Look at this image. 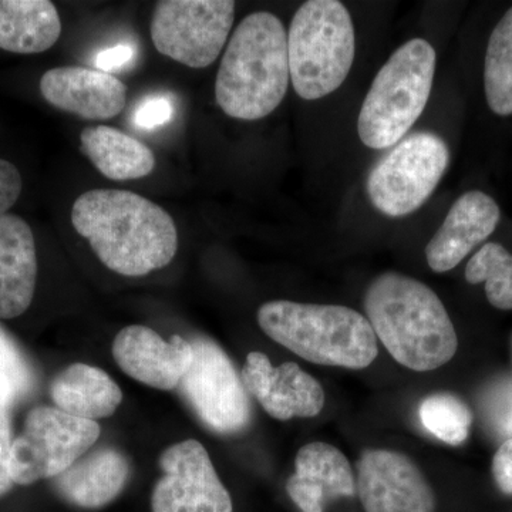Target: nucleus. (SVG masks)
I'll return each instance as SVG.
<instances>
[{
	"label": "nucleus",
	"instance_id": "1",
	"mask_svg": "<svg viewBox=\"0 0 512 512\" xmlns=\"http://www.w3.org/2000/svg\"><path fill=\"white\" fill-rule=\"evenodd\" d=\"M72 224L107 268L144 276L173 262L178 249L174 220L164 208L123 190H90L74 201Z\"/></svg>",
	"mask_w": 512,
	"mask_h": 512
},
{
	"label": "nucleus",
	"instance_id": "2",
	"mask_svg": "<svg viewBox=\"0 0 512 512\" xmlns=\"http://www.w3.org/2000/svg\"><path fill=\"white\" fill-rule=\"evenodd\" d=\"M366 319L400 365L430 372L456 355L453 322L437 293L412 276L384 272L365 293Z\"/></svg>",
	"mask_w": 512,
	"mask_h": 512
},
{
	"label": "nucleus",
	"instance_id": "3",
	"mask_svg": "<svg viewBox=\"0 0 512 512\" xmlns=\"http://www.w3.org/2000/svg\"><path fill=\"white\" fill-rule=\"evenodd\" d=\"M291 83L288 32L278 16L248 15L239 23L222 56L215 99L227 116L242 121L274 113Z\"/></svg>",
	"mask_w": 512,
	"mask_h": 512
},
{
	"label": "nucleus",
	"instance_id": "4",
	"mask_svg": "<svg viewBox=\"0 0 512 512\" xmlns=\"http://www.w3.org/2000/svg\"><path fill=\"white\" fill-rule=\"evenodd\" d=\"M258 323L269 338L316 365L365 369L379 353L369 320L346 306L271 301L259 308Z\"/></svg>",
	"mask_w": 512,
	"mask_h": 512
},
{
	"label": "nucleus",
	"instance_id": "5",
	"mask_svg": "<svg viewBox=\"0 0 512 512\" xmlns=\"http://www.w3.org/2000/svg\"><path fill=\"white\" fill-rule=\"evenodd\" d=\"M436 60L434 47L417 37L383 64L357 119V133L366 147L386 150L407 136L429 103Z\"/></svg>",
	"mask_w": 512,
	"mask_h": 512
},
{
	"label": "nucleus",
	"instance_id": "6",
	"mask_svg": "<svg viewBox=\"0 0 512 512\" xmlns=\"http://www.w3.org/2000/svg\"><path fill=\"white\" fill-rule=\"evenodd\" d=\"M355 53V26L342 2L309 0L296 10L288 30V59L301 99L335 93L348 79Z\"/></svg>",
	"mask_w": 512,
	"mask_h": 512
},
{
	"label": "nucleus",
	"instance_id": "7",
	"mask_svg": "<svg viewBox=\"0 0 512 512\" xmlns=\"http://www.w3.org/2000/svg\"><path fill=\"white\" fill-rule=\"evenodd\" d=\"M448 164L450 150L439 134H409L370 170L366 180L369 200L386 217L413 214L439 187Z\"/></svg>",
	"mask_w": 512,
	"mask_h": 512
},
{
	"label": "nucleus",
	"instance_id": "8",
	"mask_svg": "<svg viewBox=\"0 0 512 512\" xmlns=\"http://www.w3.org/2000/svg\"><path fill=\"white\" fill-rule=\"evenodd\" d=\"M100 433L96 421L70 416L57 407H35L22 434L13 440L9 463L13 484L60 476L96 444Z\"/></svg>",
	"mask_w": 512,
	"mask_h": 512
},
{
	"label": "nucleus",
	"instance_id": "9",
	"mask_svg": "<svg viewBox=\"0 0 512 512\" xmlns=\"http://www.w3.org/2000/svg\"><path fill=\"white\" fill-rule=\"evenodd\" d=\"M235 20L232 0H163L151 19V40L163 56L204 69L221 55Z\"/></svg>",
	"mask_w": 512,
	"mask_h": 512
},
{
	"label": "nucleus",
	"instance_id": "10",
	"mask_svg": "<svg viewBox=\"0 0 512 512\" xmlns=\"http://www.w3.org/2000/svg\"><path fill=\"white\" fill-rule=\"evenodd\" d=\"M192 362L178 387L205 426L220 434L247 429L251 402L231 359L208 338L192 340Z\"/></svg>",
	"mask_w": 512,
	"mask_h": 512
},
{
	"label": "nucleus",
	"instance_id": "11",
	"mask_svg": "<svg viewBox=\"0 0 512 512\" xmlns=\"http://www.w3.org/2000/svg\"><path fill=\"white\" fill-rule=\"evenodd\" d=\"M160 467L164 477L154 487L153 512H234L231 495L197 440L167 448Z\"/></svg>",
	"mask_w": 512,
	"mask_h": 512
},
{
	"label": "nucleus",
	"instance_id": "12",
	"mask_svg": "<svg viewBox=\"0 0 512 512\" xmlns=\"http://www.w3.org/2000/svg\"><path fill=\"white\" fill-rule=\"evenodd\" d=\"M356 494L366 512H434L436 497L402 453L367 450L357 461Z\"/></svg>",
	"mask_w": 512,
	"mask_h": 512
},
{
	"label": "nucleus",
	"instance_id": "13",
	"mask_svg": "<svg viewBox=\"0 0 512 512\" xmlns=\"http://www.w3.org/2000/svg\"><path fill=\"white\" fill-rule=\"evenodd\" d=\"M242 380L276 420L315 417L325 406V392L318 380L293 362L274 367L264 353L251 352L242 369Z\"/></svg>",
	"mask_w": 512,
	"mask_h": 512
},
{
	"label": "nucleus",
	"instance_id": "14",
	"mask_svg": "<svg viewBox=\"0 0 512 512\" xmlns=\"http://www.w3.org/2000/svg\"><path fill=\"white\" fill-rule=\"evenodd\" d=\"M113 356L126 375L158 390L178 387L192 362L191 343L173 336L165 342L147 326L121 330L113 343Z\"/></svg>",
	"mask_w": 512,
	"mask_h": 512
},
{
	"label": "nucleus",
	"instance_id": "15",
	"mask_svg": "<svg viewBox=\"0 0 512 512\" xmlns=\"http://www.w3.org/2000/svg\"><path fill=\"white\" fill-rule=\"evenodd\" d=\"M40 92L56 109L86 120L119 116L127 97V87L114 74L82 66L49 70L40 79Z\"/></svg>",
	"mask_w": 512,
	"mask_h": 512
},
{
	"label": "nucleus",
	"instance_id": "16",
	"mask_svg": "<svg viewBox=\"0 0 512 512\" xmlns=\"http://www.w3.org/2000/svg\"><path fill=\"white\" fill-rule=\"evenodd\" d=\"M500 220V207L490 195L477 190L461 195L427 244V264L437 274L456 268L493 234Z\"/></svg>",
	"mask_w": 512,
	"mask_h": 512
},
{
	"label": "nucleus",
	"instance_id": "17",
	"mask_svg": "<svg viewBox=\"0 0 512 512\" xmlns=\"http://www.w3.org/2000/svg\"><path fill=\"white\" fill-rule=\"evenodd\" d=\"M295 467L286 491L302 512H325L328 501L356 494L348 458L330 444H306L296 456Z\"/></svg>",
	"mask_w": 512,
	"mask_h": 512
},
{
	"label": "nucleus",
	"instance_id": "18",
	"mask_svg": "<svg viewBox=\"0 0 512 512\" xmlns=\"http://www.w3.org/2000/svg\"><path fill=\"white\" fill-rule=\"evenodd\" d=\"M37 256L35 237L18 215L0 217V318H18L35 295Z\"/></svg>",
	"mask_w": 512,
	"mask_h": 512
},
{
	"label": "nucleus",
	"instance_id": "19",
	"mask_svg": "<svg viewBox=\"0 0 512 512\" xmlns=\"http://www.w3.org/2000/svg\"><path fill=\"white\" fill-rule=\"evenodd\" d=\"M130 474L127 458L114 448L84 454L55 478L57 493L67 503L82 508H101L123 491Z\"/></svg>",
	"mask_w": 512,
	"mask_h": 512
},
{
	"label": "nucleus",
	"instance_id": "20",
	"mask_svg": "<svg viewBox=\"0 0 512 512\" xmlns=\"http://www.w3.org/2000/svg\"><path fill=\"white\" fill-rule=\"evenodd\" d=\"M50 394L57 409L92 421L116 413L123 400L120 387L104 370L83 363L69 366L56 376Z\"/></svg>",
	"mask_w": 512,
	"mask_h": 512
},
{
	"label": "nucleus",
	"instance_id": "21",
	"mask_svg": "<svg viewBox=\"0 0 512 512\" xmlns=\"http://www.w3.org/2000/svg\"><path fill=\"white\" fill-rule=\"evenodd\" d=\"M62 20L49 0H0V49L35 55L56 45Z\"/></svg>",
	"mask_w": 512,
	"mask_h": 512
},
{
	"label": "nucleus",
	"instance_id": "22",
	"mask_svg": "<svg viewBox=\"0 0 512 512\" xmlns=\"http://www.w3.org/2000/svg\"><path fill=\"white\" fill-rule=\"evenodd\" d=\"M80 150L109 180H138L156 167V157L146 144L109 126L84 128Z\"/></svg>",
	"mask_w": 512,
	"mask_h": 512
},
{
	"label": "nucleus",
	"instance_id": "23",
	"mask_svg": "<svg viewBox=\"0 0 512 512\" xmlns=\"http://www.w3.org/2000/svg\"><path fill=\"white\" fill-rule=\"evenodd\" d=\"M484 90L493 113L512 116V8L500 19L488 40Z\"/></svg>",
	"mask_w": 512,
	"mask_h": 512
},
{
	"label": "nucleus",
	"instance_id": "24",
	"mask_svg": "<svg viewBox=\"0 0 512 512\" xmlns=\"http://www.w3.org/2000/svg\"><path fill=\"white\" fill-rule=\"evenodd\" d=\"M468 284L485 285V295L494 308L512 309V255L497 242L483 245L466 268Z\"/></svg>",
	"mask_w": 512,
	"mask_h": 512
},
{
	"label": "nucleus",
	"instance_id": "25",
	"mask_svg": "<svg viewBox=\"0 0 512 512\" xmlns=\"http://www.w3.org/2000/svg\"><path fill=\"white\" fill-rule=\"evenodd\" d=\"M424 429L450 446H460L470 434L473 414L460 397L450 393L431 394L420 404Z\"/></svg>",
	"mask_w": 512,
	"mask_h": 512
},
{
	"label": "nucleus",
	"instance_id": "26",
	"mask_svg": "<svg viewBox=\"0 0 512 512\" xmlns=\"http://www.w3.org/2000/svg\"><path fill=\"white\" fill-rule=\"evenodd\" d=\"M35 384V373L28 360L8 333L0 328V389L15 403L28 397Z\"/></svg>",
	"mask_w": 512,
	"mask_h": 512
},
{
	"label": "nucleus",
	"instance_id": "27",
	"mask_svg": "<svg viewBox=\"0 0 512 512\" xmlns=\"http://www.w3.org/2000/svg\"><path fill=\"white\" fill-rule=\"evenodd\" d=\"M491 426L501 436H512V382L495 387L487 400Z\"/></svg>",
	"mask_w": 512,
	"mask_h": 512
},
{
	"label": "nucleus",
	"instance_id": "28",
	"mask_svg": "<svg viewBox=\"0 0 512 512\" xmlns=\"http://www.w3.org/2000/svg\"><path fill=\"white\" fill-rule=\"evenodd\" d=\"M12 399L0 389V497L13 487L9 463L12 451V429H10V407Z\"/></svg>",
	"mask_w": 512,
	"mask_h": 512
},
{
	"label": "nucleus",
	"instance_id": "29",
	"mask_svg": "<svg viewBox=\"0 0 512 512\" xmlns=\"http://www.w3.org/2000/svg\"><path fill=\"white\" fill-rule=\"evenodd\" d=\"M174 107L171 101L165 97L154 96L146 99L138 106L134 113V123L144 130L163 126L173 117Z\"/></svg>",
	"mask_w": 512,
	"mask_h": 512
},
{
	"label": "nucleus",
	"instance_id": "30",
	"mask_svg": "<svg viewBox=\"0 0 512 512\" xmlns=\"http://www.w3.org/2000/svg\"><path fill=\"white\" fill-rule=\"evenodd\" d=\"M22 192V177L18 168L0 158V217L16 204Z\"/></svg>",
	"mask_w": 512,
	"mask_h": 512
},
{
	"label": "nucleus",
	"instance_id": "31",
	"mask_svg": "<svg viewBox=\"0 0 512 512\" xmlns=\"http://www.w3.org/2000/svg\"><path fill=\"white\" fill-rule=\"evenodd\" d=\"M493 476L498 488L512 494V437L498 448L493 460Z\"/></svg>",
	"mask_w": 512,
	"mask_h": 512
},
{
	"label": "nucleus",
	"instance_id": "32",
	"mask_svg": "<svg viewBox=\"0 0 512 512\" xmlns=\"http://www.w3.org/2000/svg\"><path fill=\"white\" fill-rule=\"evenodd\" d=\"M134 47L130 45H119L101 52L96 59L97 70L104 73L113 74L116 70L123 69L124 66L133 62Z\"/></svg>",
	"mask_w": 512,
	"mask_h": 512
},
{
	"label": "nucleus",
	"instance_id": "33",
	"mask_svg": "<svg viewBox=\"0 0 512 512\" xmlns=\"http://www.w3.org/2000/svg\"><path fill=\"white\" fill-rule=\"evenodd\" d=\"M511 346H512V342H511Z\"/></svg>",
	"mask_w": 512,
	"mask_h": 512
}]
</instances>
